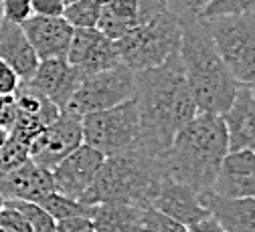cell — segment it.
<instances>
[{
    "label": "cell",
    "mask_w": 255,
    "mask_h": 232,
    "mask_svg": "<svg viewBox=\"0 0 255 232\" xmlns=\"http://www.w3.org/2000/svg\"><path fill=\"white\" fill-rule=\"evenodd\" d=\"M16 115H18V109H16L14 95H2L0 93V127H4L8 131L14 125Z\"/></svg>",
    "instance_id": "obj_30"
},
{
    "label": "cell",
    "mask_w": 255,
    "mask_h": 232,
    "mask_svg": "<svg viewBox=\"0 0 255 232\" xmlns=\"http://www.w3.org/2000/svg\"><path fill=\"white\" fill-rule=\"evenodd\" d=\"M211 192L225 198L255 196V152L251 150L229 152L221 163Z\"/></svg>",
    "instance_id": "obj_17"
},
{
    "label": "cell",
    "mask_w": 255,
    "mask_h": 232,
    "mask_svg": "<svg viewBox=\"0 0 255 232\" xmlns=\"http://www.w3.org/2000/svg\"><path fill=\"white\" fill-rule=\"evenodd\" d=\"M186 232H227V230L219 224V220H217L215 216H211V214H209L207 218L199 220L197 224L188 226V230H186Z\"/></svg>",
    "instance_id": "obj_34"
},
{
    "label": "cell",
    "mask_w": 255,
    "mask_h": 232,
    "mask_svg": "<svg viewBox=\"0 0 255 232\" xmlns=\"http://www.w3.org/2000/svg\"><path fill=\"white\" fill-rule=\"evenodd\" d=\"M2 18L22 24L26 18L33 16V2L30 0H2Z\"/></svg>",
    "instance_id": "obj_29"
},
{
    "label": "cell",
    "mask_w": 255,
    "mask_h": 232,
    "mask_svg": "<svg viewBox=\"0 0 255 232\" xmlns=\"http://www.w3.org/2000/svg\"><path fill=\"white\" fill-rule=\"evenodd\" d=\"M140 22V0H104L98 26L112 41L122 39Z\"/></svg>",
    "instance_id": "obj_21"
},
{
    "label": "cell",
    "mask_w": 255,
    "mask_h": 232,
    "mask_svg": "<svg viewBox=\"0 0 255 232\" xmlns=\"http://www.w3.org/2000/svg\"><path fill=\"white\" fill-rule=\"evenodd\" d=\"M182 18L170 8H156L148 12L134 28L116 41L120 59L132 71H142L162 65L178 53L182 37Z\"/></svg>",
    "instance_id": "obj_5"
},
{
    "label": "cell",
    "mask_w": 255,
    "mask_h": 232,
    "mask_svg": "<svg viewBox=\"0 0 255 232\" xmlns=\"http://www.w3.org/2000/svg\"><path fill=\"white\" fill-rule=\"evenodd\" d=\"M104 161L106 155L100 150L81 144L51 170L55 190L81 202V196L93 184Z\"/></svg>",
    "instance_id": "obj_10"
},
{
    "label": "cell",
    "mask_w": 255,
    "mask_h": 232,
    "mask_svg": "<svg viewBox=\"0 0 255 232\" xmlns=\"http://www.w3.org/2000/svg\"><path fill=\"white\" fill-rule=\"evenodd\" d=\"M18 83H20V77L14 73V69L8 63H4L2 59H0V93L12 95L18 87Z\"/></svg>",
    "instance_id": "obj_32"
},
{
    "label": "cell",
    "mask_w": 255,
    "mask_h": 232,
    "mask_svg": "<svg viewBox=\"0 0 255 232\" xmlns=\"http://www.w3.org/2000/svg\"><path fill=\"white\" fill-rule=\"evenodd\" d=\"M4 208V198H2V194H0V210Z\"/></svg>",
    "instance_id": "obj_38"
},
{
    "label": "cell",
    "mask_w": 255,
    "mask_h": 232,
    "mask_svg": "<svg viewBox=\"0 0 255 232\" xmlns=\"http://www.w3.org/2000/svg\"><path fill=\"white\" fill-rule=\"evenodd\" d=\"M12 95L16 101L18 115H16L14 125L8 129V134L30 146V142H33L51 121H55L59 117L61 109L28 81H20Z\"/></svg>",
    "instance_id": "obj_11"
},
{
    "label": "cell",
    "mask_w": 255,
    "mask_h": 232,
    "mask_svg": "<svg viewBox=\"0 0 255 232\" xmlns=\"http://www.w3.org/2000/svg\"><path fill=\"white\" fill-rule=\"evenodd\" d=\"M37 204L43 206L57 222L65 220V218H73V216H89L91 218V212H93V206L83 204L79 200H73V198L61 194L57 190H53L47 196H43Z\"/></svg>",
    "instance_id": "obj_23"
},
{
    "label": "cell",
    "mask_w": 255,
    "mask_h": 232,
    "mask_svg": "<svg viewBox=\"0 0 255 232\" xmlns=\"http://www.w3.org/2000/svg\"><path fill=\"white\" fill-rule=\"evenodd\" d=\"M55 232H95V228L89 216H73V218L59 220L55 226Z\"/></svg>",
    "instance_id": "obj_31"
},
{
    "label": "cell",
    "mask_w": 255,
    "mask_h": 232,
    "mask_svg": "<svg viewBox=\"0 0 255 232\" xmlns=\"http://www.w3.org/2000/svg\"><path fill=\"white\" fill-rule=\"evenodd\" d=\"M102 4L104 0H75L65 6L63 18L73 28H95L102 14Z\"/></svg>",
    "instance_id": "obj_24"
},
{
    "label": "cell",
    "mask_w": 255,
    "mask_h": 232,
    "mask_svg": "<svg viewBox=\"0 0 255 232\" xmlns=\"http://www.w3.org/2000/svg\"><path fill=\"white\" fill-rule=\"evenodd\" d=\"M207 2H209V0H188V8H190V12H193V14H199L207 6Z\"/></svg>",
    "instance_id": "obj_36"
},
{
    "label": "cell",
    "mask_w": 255,
    "mask_h": 232,
    "mask_svg": "<svg viewBox=\"0 0 255 232\" xmlns=\"http://www.w3.org/2000/svg\"><path fill=\"white\" fill-rule=\"evenodd\" d=\"M0 2H2V0H0ZM0 18H2V6H0Z\"/></svg>",
    "instance_id": "obj_40"
},
{
    "label": "cell",
    "mask_w": 255,
    "mask_h": 232,
    "mask_svg": "<svg viewBox=\"0 0 255 232\" xmlns=\"http://www.w3.org/2000/svg\"><path fill=\"white\" fill-rule=\"evenodd\" d=\"M188 228L182 226L180 222L172 220L164 212H160L154 206H144L142 208V222H140V232H186Z\"/></svg>",
    "instance_id": "obj_26"
},
{
    "label": "cell",
    "mask_w": 255,
    "mask_h": 232,
    "mask_svg": "<svg viewBox=\"0 0 255 232\" xmlns=\"http://www.w3.org/2000/svg\"><path fill=\"white\" fill-rule=\"evenodd\" d=\"M164 178L162 155L136 142L134 148L108 155L93 184L81 196V202L95 204H132L150 206Z\"/></svg>",
    "instance_id": "obj_4"
},
{
    "label": "cell",
    "mask_w": 255,
    "mask_h": 232,
    "mask_svg": "<svg viewBox=\"0 0 255 232\" xmlns=\"http://www.w3.org/2000/svg\"><path fill=\"white\" fill-rule=\"evenodd\" d=\"M0 59L10 65L20 81H28L33 77L41 63L22 24L10 22L6 18L0 20Z\"/></svg>",
    "instance_id": "obj_19"
},
{
    "label": "cell",
    "mask_w": 255,
    "mask_h": 232,
    "mask_svg": "<svg viewBox=\"0 0 255 232\" xmlns=\"http://www.w3.org/2000/svg\"><path fill=\"white\" fill-rule=\"evenodd\" d=\"M205 20L233 77L241 85H255V12Z\"/></svg>",
    "instance_id": "obj_7"
},
{
    "label": "cell",
    "mask_w": 255,
    "mask_h": 232,
    "mask_svg": "<svg viewBox=\"0 0 255 232\" xmlns=\"http://www.w3.org/2000/svg\"><path fill=\"white\" fill-rule=\"evenodd\" d=\"M134 97H136V71L120 63L112 69L83 75L75 95L71 97L69 105L63 111H71L83 117L85 113L110 109Z\"/></svg>",
    "instance_id": "obj_8"
},
{
    "label": "cell",
    "mask_w": 255,
    "mask_h": 232,
    "mask_svg": "<svg viewBox=\"0 0 255 232\" xmlns=\"http://www.w3.org/2000/svg\"><path fill=\"white\" fill-rule=\"evenodd\" d=\"M22 28L26 37L37 51L39 59H65L71 37H73V26L63 18V16H41L33 14L22 22Z\"/></svg>",
    "instance_id": "obj_15"
},
{
    "label": "cell",
    "mask_w": 255,
    "mask_h": 232,
    "mask_svg": "<svg viewBox=\"0 0 255 232\" xmlns=\"http://www.w3.org/2000/svg\"><path fill=\"white\" fill-rule=\"evenodd\" d=\"M0 232H2V230H0Z\"/></svg>",
    "instance_id": "obj_42"
},
{
    "label": "cell",
    "mask_w": 255,
    "mask_h": 232,
    "mask_svg": "<svg viewBox=\"0 0 255 232\" xmlns=\"http://www.w3.org/2000/svg\"><path fill=\"white\" fill-rule=\"evenodd\" d=\"M33 2V14L41 16H63L65 2L63 0H30Z\"/></svg>",
    "instance_id": "obj_33"
},
{
    "label": "cell",
    "mask_w": 255,
    "mask_h": 232,
    "mask_svg": "<svg viewBox=\"0 0 255 232\" xmlns=\"http://www.w3.org/2000/svg\"><path fill=\"white\" fill-rule=\"evenodd\" d=\"M81 79L83 73L73 67L67 59H45L39 63L35 75L28 79V83L37 87L63 111L75 95Z\"/></svg>",
    "instance_id": "obj_14"
},
{
    "label": "cell",
    "mask_w": 255,
    "mask_h": 232,
    "mask_svg": "<svg viewBox=\"0 0 255 232\" xmlns=\"http://www.w3.org/2000/svg\"><path fill=\"white\" fill-rule=\"evenodd\" d=\"M255 12V0H209L207 6L199 12L201 18L215 16H231V14H247Z\"/></svg>",
    "instance_id": "obj_27"
},
{
    "label": "cell",
    "mask_w": 255,
    "mask_h": 232,
    "mask_svg": "<svg viewBox=\"0 0 255 232\" xmlns=\"http://www.w3.org/2000/svg\"><path fill=\"white\" fill-rule=\"evenodd\" d=\"M136 101L142 123L138 142L162 155L178 129L199 113L178 53L158 67L136 71Z\"/></svg>",
    "instance_id": "obj_1"
},
{
    "label": "cell",
    "mask_w": 255,
    "mask_h": 232,
    "mask_svg": "<svg viewBox=\"0 0 255 232\" xmlns=\"http://www.w3.org/2000/svg\"><path fill=\"white\" fill-rule=\"evenodd\" d=\"M150 206L158 208L160 212H164L166 216H170L172 220L180 222L186 228L211 214L201 192L172 180L166 174L160 182V188L154 194Z\"/></svg>",
    "instance_id": "obj_13"
},
{
    "label": "cell",
    "mask_w": 255,
    "mask_h": 232,
    "mask_svg": "<svg viewBox=\"0 0 255 232\" xmlns=\"http://www.w3.org/2000/svg\"><path fill=\"white\" fill-rule=\"evenodd\" d=\"M142 208L132 204H95L91 222L95 232H140Z\"/></svg>",
    "instance_id": "obj_22"
},
{
    "label": "cell",
    "mask_w": 255,
    "mask_h": 232,
    "mask_svg": "<svg viewBox=\"0 0 255 232\" xmlns=\"http://www.w3.org/2000/svg\"><path fill=\"white\" fill-rule=\"evenodd\" d=\"M65 59L83 75L100 73L122 63L116 41L106 37L100 28H75Z\"/></svg>",
    "instance_id": "obj_12"
},
{
    "label": "cell",
    "mask_w": 255,
    "mask_h": 232,
    "mask_svg": "<svg viewBox=\"0 0 255 232\" xmlns=\"http://www.w3.org/2000/svg\"><path fill=\"white\" fill-rule=\"evenodd\" d=\"M81 144H83L81 115H75L71 111H61L59 117L51 121L30 142L28 159H33L45 170H53L63 157L69 155Z\"/></svg>",
    "instance_id": "obj_9"
},
{
    "label": "cell",
    "mask_w": 255,
    "mask_h": 232,
    "mask_svg": "<svg viewBox=\"0 0 255 232\" xmlns=\"http://www.w3.org/2000/svg\"><path fill=\"white\" fill-rule=\"evenodd\" d=\"M55 190L51 170L26 159L16 168L0 174V194L4 200H28L39 202L43 196Z\"/></svg>",
    "instance_id": "obj_16"
},
{
    "label": "cell",
    "mask_w": 255,
    "mask_h": 232,
    "mask_svg": "<svg viewBox=\"0 0 255 232\" xmlns=\"http://www.w3.org/2000/svg\"><path fill=\"white\" fill-rule=\"evenodd\" d=\"M0 230L2 232H33V226L28 224L24 214L16 210L12 204L4 200V208L0 210Z\"/></svg>",
    "instance_id": "obj_28"
},
{
    "label": "cell",
    "mask_w": 255,
    "mask_h": 232,
    "mask_svg": "<svg viewBox=\"0 0 255 232\" xmlns=\"http://www.w3.org/2000/svg\"><path fill=\"white\" fill-rule=\"evenodd\" d=\"M178 55L199 113L223 115L233 103L241 83L223 61L205 18L197 14L182 18Z\"/></svg>",
    "instance_id": "obj_3"
},
{
    "label": "cell",
    "mask_w": 255,
    "mask_h": 232,
    "mask_svg": "<svg viewBox=\"0 0 255 232\" xmlns=\"http://www.w3.org/2000/svg\"><path fill=\"white\" fill-rule=\"evenodd\" d=\"M6 202L24 214L28 224L33 226V232H55L57 220L37 202H28V200H6Z\"/></svg>",
    "instance_id": "obj_25"
},
{
    "label": "cell",
    "mask_w": 255,
    "mask_h": 232,
    "mask_svg": "<svg viewBox=\"0 0 255 232\" xmlns=\"http://www.w3.org/2000/svg\"><path fill=\"white\" fill-rule=\"evenodd\" d=\"M0 20H2V18H0Z\"/></svg>",
    "instance_id": "obj_43"
},
{
    "label": "cell",
    "mask_w": 255,
    "mask_h": 232,
    "mask_svg": "<svg viewBox=\"0 0 255 232\" xmlns=\"http://www.w3.org/2000/svg\"><path fill=\"white\" fill-rule=\"evenodd\" d=\"M81 125L83 144L100 150L106 157L134 148L142 134L136 97L110 109L85 113L81 117Z\"/></svg>",
    "instance_id": "obj_6"
},
{
    "label": "cell",
    "mask_w": 255,
    "mask_h": 232,
    "mask_svg": "<svg viewBox=\"0 0 255 232\" xmlns=\"http://www.w3.org/2000/svg\"><path fill=\"white\" fill-rule=\"evenodd\" d=\"M203 200L227 232H255V196L249 198H225L213 192H205Z\"/></svg>",
    "instance_id": "obj_20"
},
{
    "label": "cell",
    "mask_w": 255,
    "mask_h": 232,
    "mask_svg": "<svg viewBox=\"0 0 255 232\" xmlns=\"http://www.w3.org/2000/svg\"><path fill=\"white\" fill-rule=\"evenodd\" d=\"M251 91H253V95H255V85H251Z\"/></svg>",
    "instance_id": "obj_41"
},
{
    "label": "cell",
    "mask_w": 255,
    "mask_h": 232,
    "mask_svg": "<svg viewBox=\"0 0 255 232\" xmlns=\"http://www.w3.org/2000/svg\"><path fill=\"white\" fill-rule=\"evenodd\" d=\"M160 4H164L166 8H170V10H174V12H178L180 16H188V14H193L190 12V8H188V0H158ZM199 16V14H197Z\"/></svg>",
    "instance_id": "obj_35"
},
{
    "label": "cell",
    "mask_w": 255,
    "mask_h": 232,
    "mask_svg": "<svg viewBox=\"0 0 255 232\" xmlns=\"http://www.w3.org/2000/svg\"><path fill=\"white\" fill-rule=\"evenodd\" d=\"M6 138H8V131H6L4 127H0V146H2V144L6 142Z\"/></svg>",
    "instance_id": "obj_37"
},
{
    "label": "cell",
    "mask_w": 255,
    "mask_h": 232,
    "mask_svg": "<svg viewBox=\"0 0 255 232\" xmlns=\"http://www.w3.org/2000/svg\"><path fill=\"white\" fill-rule=\"evenodd\" d=\"M229 154L227 127L219 113H197L178 129L162 154L164 174L201 194L211 192L225 155Z\"/></svg>",
    "instance_id": "obj_2"
},
{
    "label": "cell",
    "mask_w": 255,
    "mask_h": 232,
    "mask_svg": "<svg viewBox=\"0 0 255 232\" xmlns=\"http://www.w3.org/2000/svg\"><path fill=\"white\" fill-rule=\"evenodd\" d=\"M63 2H65V6H67V4H71V2H75V0H63Z\"/></svg>",
    "instance_id": "obj_39"
},
{
    "label": "cell",
    "mask_w": 255,
    "mask_h": 232,
    "mask_svg": "<svg viewBox=\"0 0 255 232\" xmlns=\"http://www.w3.org/2000/svg\"><path fill=\"white\" fill-rule=\"evenodd\" d=\"M223 121L227 127L229 152H255V95L249 85H239L233 103L223 113Z\"/></svg>",
    "instance_id": "obj_18"
}]
</instances>
